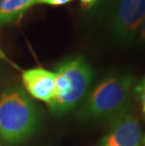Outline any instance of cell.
<instances>
[{
	"label": "cell",
	"instance_id": "8992f818",
	"mask_svg": "<svg viewBox=\"0 0 145 146\" xmlns=\"http://www.w3.org/2000/svg\"><path fill=\"white\" fill-rule=\"evenodd\" d=\"M22 81L27 92L37 100L49 105L55 98L56 74L41 67L22 72Z\"/></svg>",
	"mask_w": 145,
	"mask_h": 146
},
{
	"label": "cell",
	"instance_id": "277c9868",
	"mask_svg": "<svg viewBox=\"0 0 145 146\" xmlns=\"http://www.w3.org/2000/svg\"><path fill=\"white\" fill-rule=\"evenodd\" d=\"M145 16V0H115L109 16L110 40L122 47L134 44Z\"/></svg>",
	"mask_w": 145,
	"mask_h": 146
},
{
	"label": "cell",
	"instance_id": "4fadbf2b",
	"mask_svg": "<svg viewBox=\"0 0 145 146\" xmlns=\"http://www.w3.org/2000/svg\"><path fill=\"white\" fill-rule=\"evenodd\" d=\"M140 81H142V82H145V76L142 77V78H141L140 80Z\"/></svg>",
	"mask_w": 145,
	"mask_h": 146
},
{
	"label": "cell",
	"instance_id": "30bf717a",
	"mask_svg": "<svg viewBox=\"0 0 145 146\" xmlns=\"http://www.w3.org/2000/svg\"><path fill=\"white\" fill-rule=\"evenodd\" d=\"M73 0H36V4H44L50 6H62L69 4Z\"/></svg>",
	"mask_w": 145,
	"mask_h": 146
},
{
	"label": "cell",
	"instance_id": "ba28073f",
	"mask_svg": "<svg viewBox=\"0 0 145 146\" xmlns=\"http://www.w3.org/2000/svg\"><path fill=\"white\" fill-rule=\"evenodd\" d=\"M133 94H135V95L140 100L141 111H142L143 116L145 117V82L138 81L136 84L134 86Z\"/></svg>",
	"mask_w": 145,
	"mask_h": 146
},
{
	"label": "cell",
	"instance_id": "8fae6325",
	"mask_svg": "<svg viewBox=\"0 0 145 146\" xmlns=\"http://www.w3.org/2000/svg\"><path fill=\"white\" fill-rule=\"evenodd\" d=\"M97 1L98 0H79L80 5H81V7L84 9V10H89V9H91L92 6L96 4Z\"/></svg>",
	"mask_w": 145,
	"mask_h": 146
},
{
	"label": "cell",
	"instance_id": "5bb4252c",
	"mask_svg": "<svg viewBox=\"0 0 145 146\" xmlns=\"http://www.w3.org/2000/svg\"><path fill=\"white\" fill-rule=\"evenodd\" d=\"M100 146H101V145H100Z\"/></svg>",
	"mask_w": 145,
	"mask_h": 146
},
{
	"label": "cell",
	"instance_id": "3957f363",
	"mask_svg": "<svg viewBox=\"0 0 145 146\" xmlns=\"http://www.w3.org/2000/svg\"><path fill=\"white\" fill-rule=\"evenodd\" d=\"M35 104L18 87L0 95V138L8 143H18L31 137L39 125Z\"/></svg>",
	"mask_w": 145,
	"mask_h": 146
},
{
	"label": "cell",
	"instance_id": "7c38bea8",
	"mask_svg": "<svg viewBox=\"0 0 145 146\" xmlns=\"http://www.w3.org/2000/svg\"><path fill=\"white\" fill-rule=\"evenodd\" d=\"M141 146H145V134L143 136V139H142V144H141Z\"/></svg>",
	"mask_w": 145,
	"mask_h": 146
},
{
	"label": "cell",
	"instance_id": "7a4b0ae2",
	"mask_svg": "<svg viewBox=\"0 0 145 146\" xmlns=\"http://www.w3.org/2000/svg\"><path fill=\"white\" fill-rule=\"evenodd\" d=\"M55 98L48 105L53 115L62 116L80 104L87 95L94 72L82 56L68 58L56 68Z\"/></svg>",
	"mask_w": 145,
	"mask_h": 146
},
{
	"label": "cell",
	"instance_id": "6da1fadb",
	"mask_svg": "<svg viewBox=\"0 0 145 146\" xmlns=\"http://www.w3.org/2000/svg\"><path fill=\"white\" fill-rule=\"evenodd\" d=\"M135 86L133 74L110 73L91 90L76 114L81 123L115 119L130 110Z\"/></svg>",
	"mask_w": 145,
	"mask_h": 146
},
{
	"label": "cell",
	"instance_id": "52a82bcc",
	"mask_svg": "<svg viewBox=\"0 0 145 146\" xmlns=\"http://www.w3.org/2000/svg\"><path fill=\"white\" fill-rule=\"evenodd\" d=\"M34 5L36 0H0V27L20 20Z\"/></svg>",
	"mask_w": 145,
	"mask_h": 146
},
{
	"label": "cell",
	"instance_id": "9c48e42d",
	"mask_svg": "<svg viewBox=\"0 0 145 146\" xmlns=\"http://www.w3.org/2000/svg\"><path fill=\"white\" fill-rule=\"evenodd\" d=\"M134 45L138 48H145V16L142 22H141L140 29L138 30V34L135 39Z\"/></svg>",
	"mask_w": 145,
	"mask_h": 146
},
{
	"label": "cell",
	"instance_id": "5b68a950",
	"mask_svg": "<svg viewBox=\"0 0 145 146\" xmlns=\"http://www.w3.org/2000/svg\"><path fill=\"white\" fill-rule=\"evenodd\" d=\"M143 133L137 115L130 110L119 115L102 139L101 146H141Z\"/></svg>",
	"mask_w": 145,
	"mask_h": 146
}]
</instances>
